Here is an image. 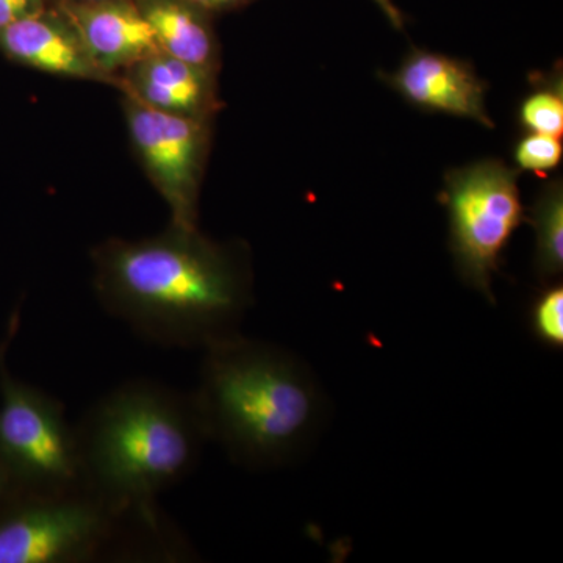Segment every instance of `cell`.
<instances>
[{
	"label": "cell",
	"mask_w": 563,
	"mask_h": 563,
	"mask_svg": "<svg viewBox=\"0 0 563 563\" xmlns=\"http://www.w3.org/2000/svg\"><path fill=\"white\" fill-rule=\"evenodd\" d=\"M563 161L562 139L544 133H525L514 147L517 172L547 177L555 172Z\"/></svg>",
	"instance_id": "2e32d148"
},
{
	"label": "cell",
	"mask_w": 563,
	"mask_h": 563,
	"mask_svg": "<svg viewBox=\"0 0 563 563\" xmlns=\"http://www.w3.org/2000/svg\"><path fill=\"white\" fill-rule=\"evenodd\" d=\"M191 396L209 442L250 470L306 457L329 420L328 398L306 362L240 332L203 347Z\"/></svg>",
	"instance_id": "7a4b0ae2"
},
{
	"label": "cell",
	"mask_w": 563,
	"mask_h": 563,
	"mask_svg": "<svg viewBox=\"0 0 563 563\" xmlns=\"http://www.w3.org/2000/svg\"><path fill=\"white\" fill-rule=\"evenodd\" d=\"M18 495L16 488L11 483L9 473H7L5 466L0 462V504L9 501L11 496Z\"/></svg>",
	"instance_id": "ffe728a7"
},
{
	"label": "cell",
	"mask_w": 563,
	"mask_h": 563,
	"mask_svg": "<svg viewBox=\"0 0 563 563\" xmlns=\"http://www.w3.org/2000/svg\"><path fill=\"white\" fill-rule=\"evenodd\" d=\"M58 5L73 21L91 60L113 81V88H118L125 70L161 52L135 0Z\"/></svg>",
	"instance_id": "30bf717a"
},
{
	"label": "cell",
	"mask_w": 563,
	"mask_h": 563,
	"mask_svg": "<svg viewBox=\"0 0 563 563\" xmlns=\"http://www.w3.org/2000/svg\"><path fill=\"white\" fill-rule=\"evenodd\" d=\"M0 510V563H80L101 558L125 518L85 490L18 493Z\"/></svg>",
	"instance_id": "8992f818"
},
{
	"label": "cell",
	"mask_w": 563,
	"mask_h": 563,
	"mask_svg": "<svg viewBox=\"0 0 563 563\" xmlns=\"http://www.w3.org/2000/svg\"><path fill=\"white\" fill-rule=\"evenodd\" d=\"M372 2L380 10L385 20L390 22L393 29H396V31L406 29V14L396 5L395 0H372Z\"/></svg>",
	"instance_id": "ac0fdd59"
},
{
	"label": "cell",
	"mask_w": 563,
	"mask_h": 563,
	"mask_svg": "<svg viewBox=\"0 0 563 563\" xmlns=\"http://www.w3.org/2000/svg\"><path fill=\"white\" fill-rule=\"evenodd\" d=\"M92 287L102 309L166 347H207L239 333L254 302L246 244L214 242L169 222L140 240L92 250Z\"/></svg>",
	"instance_id": "6da1fadb"
},
{
	"label": "cell",
	"mask_w": 563,
	"mask_h": 563,
	"mask_svg": "<svg viewBox=\"0 0 563 563\" xmlns=\"http://www.w3.org/2000/svg\"><path fill=\"white\" fill-rule=\"evenodd\" d=\"M20 325L14 312L0 342V462L18 493L58 495L84 490L76 432L65 406L49 393L14 377L7 351Z\"/></svg>",
	"instance_id": "277c9868"
},
{
	"label": "cell",
	"mask_w": 563,
	"mask_h": 563,
	"mask_svg": "<svg viewBox=\"0 0 563 563\" xmlns=\"http://www.w3.org/2000/svg\"><path fill=\"white\" fill-rule=\"evenodd\" d=\"M165 54L220 74L221 49L213 14L192 0H135Z\"/></svg>",
	"instance_id": "7c38bea8"
},
{
	"label": "cell",
	"mask_w": 563,
	"mask_h": 563,
	"mask_svg": "<svg viewBox=\"0 0 563 563\" xmlns=\"http://www.w3.org/2000/svg\"><path fill=\"white\" fill-rule=\"evenodd\" d=\"M57 0H0V31L49 9Z\"/></svg>",
	"instance_id": "e0dca14e"
},
{
	"label": "cell",
	"mask_w": 563,
	"mask_h": 563,
	"mask_svg": "<svg viewBox=\"0 0 563 563\" xmlns=\"http://www.w3.org/2000/svg\"><path fill=\"white\" fill-rule=\"evenodd\" d=\"M518 174L498 158H484L450 169L440 191L455 273L490 303H496L493 277L504 251L525 222Z\"/></svg>",
	"instance_id": "5b68a950"
},
{
	"label": "cell",
	"mask_w": 563,
	"mask_h": 563,
	"mask_svg": "<svg viewBox=\"0 0 563 563\" xmlns=\"http://www.w3.org/2000/svg\"><path fill=\"white\" fill-rule=\"evenodd\" d=\"M192 2L198 3L199 7L214 16L218 13L243 9V7L257 2V0H192Z\"/></svg>",
	"instance_id": "d6986e66"
},
{
	"label": "cell",
	"mask_w": 563,
	"mask_h": 563,
	"mask_svg": "<svg viewBox=\"0 0 563 563\" xmlns=\"http://www.w3.org/2000/svg\"><path fill=\"white\" fill-rule=\"evenodd\" d=\"M529 91L518 106L517 121L525 133L563 136V70H536L529 76Z\"/></svg>",
	"instance_id": "5bb4252c"
},
{
	"label": "cell",
	"mask_w": 563,
	"mask_h": 563,
	"mask_svg": "<svg viewBox=\"0 0 563 563\" xmlns=\"http://www.w3.org/2000/svg\"><path fill=\"white\" fill-rule=\"evenodd\" d=\"M151 109L214 121L222 109L218 74L157 52L125 70L117 88Z\"/></svg>",
	"instance_id": "8fae6325"
},
{
	"label": "cell",
	"mask_w": 563,
	"mask_h": 563,
	"mask_svg": "<svg viewBox=\"0 0 563 563\" xmlns=\"http://www.w3.org/2000/svg\"><path fill=\"white\" fill-rule=\"evenodd\" d=\"M57 2H62V3H95V2H103V0H57Z\"/></svg>",
	"instance_id": "44dd1931"
},
{
	"label": "cell",
	"mask_w": 563,
	"mask_h": 563,
	"mask_svg": "<svg viewBox=\"0 0 563 563\" xmlns=\"http://www.w3.org/2000/svg\"><path fill=\"white\" fill-rule=\"evenodd\" d=\"M377 76L415 109L495 129L487 110L488 84L470 62L412 47L398 68Z\"/></svg>",
	"instance_id": "ba28073f"
},
{
	"label": "cell",
	"mask_w": 563,
	"mask_h": 563,
	"mask_svg": "<svg viewBox=\"0 0 563 563\" xmlns=\"http://www.w3.org/2000/svg\"><path fill=\"white\" fill-rule=\"evenodd\" d=\"M0 52L25 68L113 87V81L91 60L79 32L58 2L2 29Z\"/></svg>",
	"instance_id": "9c48e42d"
},
{
	"label": "cell",
	"mask_w": 563,
	"mask_h": 563,
	"mask_svg": "<svg viewBox=\"0 0 563 563\" xmlns=\"http://www.w3.org/2000/svg\"><path fill=\"white\" fill-rule=\"evenodd\" d=\"M74 432L84 490L155 533L158 496L190 476L209 442L192 396L150 380L107 393Z\"/></svg>",
	"instance_id": "3957f363"
},
{
	"label": "cell",
	"mask_w": 563,
	"mask_h": 563,
	"mask_svg": "<svg viewBox=\"0 0 563 563\" xmlns=\"http://www.w3.org/2000/svg\"><path fill=\"white\" fill-rule=\"evenodd\" d=\"M536 235L533 273L540 284L558 280L563 273V180H548L526 209Z\"/></svg>",
	"instance_id": "4fadbf2b"
},
{
	"label": "cell",
	"mask_w": 563,
	"mask_h": 563,
	"mask_svg": "<svg viewBox=\"0 0 563 563\" xmlns=\"http://www.w3.org/2000/svg\"><path fill=\"white\" fill-rule=\"evenodd\" d=\"M533 339L554 351L563 347V285L554 280L543 285L529 309Z\"/></svg>",
	"instance_id": "9a60e30c"
},
{
	"label": "cell",
	"mask_w": 563,
	"mask_h": 563,
	"mask_svg": "<svg viewBox=\"0 0 563 563\" xmlns=\"http://www.w3.org/2000/svg\"><path fill=\"white\" fill-rule=\"evenodd\" d=\"M133 151L172 214V224L198 229L199 195L213 121L151 109L122 95Z\"/></svg>",
	"instance_id": "52a82bcc"
}]
</instances>
